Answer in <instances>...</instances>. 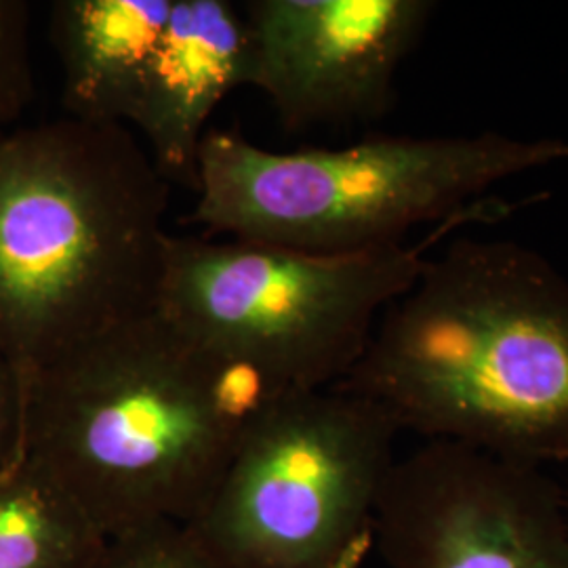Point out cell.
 Wrapping results in <instances>:
<instances>
[{"label":"cell","instance_id":"cell-1","mask_svg":"<svg viewBox=\"0 0 568 568\" xmlns=\"http://www.w3.org/2000/svg\"><path fill=\"white\" fill-rule=\"evenodd\" d=\"M21 384L20 457L105 537L187 523L244 436L291 396L262 368L190 337L159 307Z\"/></svg>","mask_w":568,"mask_h":568},{"label":"cell","instance_id":"cell-2","mask_svg":"<svg viewBox=\"0 0 568 568\" xmlns=\"http://www.w3.org/2000/svg\"><path fill=\"white\" fill-rule=\"evenodd\" d=\"M337 387L427 440L568 462V276L523 244H450Z\"/></svg>","mask_w":568,"mask_h":568},{"label":"cell","instance_id":"cell-3","mask_svg":"<svg viewBox=\"0 0 568 568\" xmlns=\"http://www.w3.org/2000/svg\"><path fill=\"white\" fill-rule=\"evenodd\" d=\"M169 182L124 124L0 133V356L21 379L156 310Z\"/></svg>","mask_w":568,"mask_h":568},{"label":"cell","instance_id":"cell-4","mask_svg":"<svg viewBox=\"0 0 568 568\" xmlns=\"http://www.w3.org/2000/svg\"><path fill=\"white\" fill-rule=\"evenodd\" d=\"M568 161L565 140L501 133L373 138L339 150L272 152L209 129L190 222L213 234L312 255H354L403 243L445 222L514 175Z\"/></svg>","mask_w":568,"mask_h":568},{"label":"cell","instance_id":"cell-5","mask_svg":"<svg viewBox=\"0 0 568 568\" xmlns=\"http://www.w3.org/2000/svg\"><path fill=\"white\" fill-rule=\"evenodd\" d=\"M490 211L474 204L422 243L354 255L169 234L156 307L196 342L262 368L286 392L337 386L382 314L419 278L432 243Z\"/></svg>","mask_w":568,"mask_h":568},{"label":"cell","instance_id":"cell-6","mask_svg":"<svg viewBox=\"0 0 568 568\" xmlns=\"http://www.w3.org/2000/svg\"><path fill=\"white\" fill-rule=\"evenodd\" d=\"M398 434L342 387L291 394L183 525L220 568H363Z\"/></svg>","mask_w":568,"mask_h":568},{"label":"cell","instance_id":"cell-7","mask_svg":"<svg viewBox=\"0 0 568 568\" xmlns=\"http://www.w3.org/2000/svg\"><path fill=\"white\" fill-rule=\"evenodd\" d=\"M375 549L387 568H568L565 495L535 464L427 440L387 474Z\"/></svg>","mask_w":568,"mask_h":568},{"label":"cell","instance_id":"cell-8","mask_svg":"<svg viewBox=\"0 0 568 568\" xmlns=\"http://www.w3.org/2000/svg\"><path fill=\"white\" fill-rule=\"evenodd\" d=\"M251 87L286 129L386 112L396 72L419 41L427 0H248Z\"/></svg>","mask_w":568,"mask_h":568},{"label":"cell","instance_id":"cell-9","mask_svg":"<svg viewBox=\"0 0 568 568\" xmlns=\"http://www.w3.org/2000/svg\"><path fill=\"white\" fill-rule=\"evenodd\" d=\"M241 87H251L243 9L230 0H175L126 122L166 182H196L206 122Z\"/></svg>","mask_w":568,"mask_h":568},{"label":"cell","instance_id":"cell-10","mask_svg":"<svg viewBox=\"0 0 568 568\" xmlns=\"http://www.w3.org/2000/svg\"><path fill=\"white\" fill-rule=\"evenodd\" d=\"M173 2H53L51 41L63 72L65 116L126 126L143 74L163 41Z\"/></svg>","mask_w":568,"mask_h":568},{"label":"cell","instance_id":"cell-11","mask_svg":"<svg viewBox=\"0 0 568 568\" xmlns=\"http://www.w3.org/2000/svg\"><path fill=\"white\" fill-rule=\"evenodd\" d=\"M105 535L42 469L0 471V568H91Z\"/></svg>","mask_w":568,"mask_h":568},{"label":"cell","instance_id":"cell-12","mask_svg":"<svg viewBox=\"0 0 568 568\" xmlns=\"http://www.w3.org/2000/svg\"><path fill=\"white\" fill-rule=\"evenodd\" d=\"M91 568H220L183 523H150L105 537Z\"/></svg>","mask_w":568,"mask_h":568},{"label":"cell","instance_id":"cell-13","mask_svg":"<svg viewBox=\"0 0 568 568\" xmlns=\"http://www.w3.org/2000/svg\"><path fill=\"white\" fill-rule=\"evenodd\" d=\"M28 32L30 4L0 0V124L18 121L34 98Z\"/></svg>","mask_w":568,"mask_h":568},{"label":"cell","instance_id":"cell-14","mask_svg":"<svg viewBox=\"0 0 568 568\" xmlns=\"http://www.w3.org/2000/svg\"><path fill=\"white\" fill-rule=\"evenodd\" d=\"M23 384L20 373L0 356V471L20 459Z\"/></svg>","mask_w":568,"mask_h":568},{"label":"cell","instance_id":"cell-15","mask_svg":"<svg viewBox=\"0 0 568 568\" xmlns=\"http://www.w3.org/2000/svg\"><path fill=\"white\" fill-rule=\"evenodd\" d=\"M565 523H567V539H568V493L565 495Z\"/></svg>","mask_w":568,"mask_h":568}]
</instances>
